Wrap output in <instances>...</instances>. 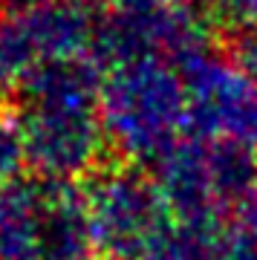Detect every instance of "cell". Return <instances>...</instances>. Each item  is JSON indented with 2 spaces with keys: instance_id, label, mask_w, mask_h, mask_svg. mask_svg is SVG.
I'll list each match as a JSON object with an SVG mask.
<instances>
[{
  "instance_id": "1",
  "label": "cell",
  "mask_w": 257,
  "mask_h": 260,
  "mask_svg": "<svg viewBox=\"0 0 257 260\" xmlns=\"http://www.w3.org/2000/svg\"><path fill=\"white\" fill-rule=\"evenodd\" d=\"M200 102L211 127L231 133L240 145H257V81L243 70L202 64Z\"/></svg>"
},
{
  "instance_id": "2",
  "label": "cell",
  "mask_w": 257,
  "mask_h": 260,
  "mask_svg": "<svg viewBox=\"0 0 257 260\" xmlns=\"http://www.w3.org/2000/svg\"><path fill=\"white\" fill-rule=\"evenodd\" d=\"M237 61H240V70L257 81V23H248L243 29V35L237 38Z\"/></svg>"
},
{
  "instance_id": "3",
  "label": "cell",
  "mask_w": 257,
  "mask_h": 260,
  "mask_svg": "<svg viewBox=\"0 0 257 260\" xmlns=\"http://www.w3.org/2000/svg\"><path fill=\"white\" fill-rule=\"evenodd\" d=\"M231 6L237 12V18H243V23H257V0H231Z\"/></svg>"
}]
</instances>
